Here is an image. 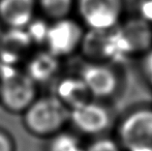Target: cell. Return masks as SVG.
Here are the masks:
<instances>
[{
	"label": "cell",
	"instance_id": "9",
	"mask_svg": "<svg viewBox=\"0 0 152 151\" xmlns=\"http://www.w3.org/2000/svg\"><path fill=\"white\" fill-rule=\"evenodd\" d=\"M32 38L24 28H10L0 38V60L7 66L26 58L32 47Z\"/></svg>",
	"mask_w": 152,
	"mask_h": 151
},
{
	"label": "cell",
	"instance_id": "17",
	"mask_svg": "<svg viewBox=\"0 0 152 151\" xmlns=\"http://www.w3.org/2000/svg\"><path fill=\"white\" fill-rule=\"evenodd\" d=\"M137 9V16L152 24V0H138Z\"/></svg>",
	"mask_w": 152,
	"mask_h": 151
},
{
	"label": "cell",
	"instance_id": "7",
	"mask_svg": "<svg viewBox=\"0 0 152 151\" xmlns=\"http://www.w3.org/2000/svg\"><path fill=\"white\" fill-rule=\"evenodd\" d=\"M114 63L87 61L79 75L86 84L93 99L104 101L115 96L120 90L121 77Z\"/></svg>",
	"mask_w": 152,
	"mask_h": 151
},
{
	"label": "cell",
	"instance_id": "12",
	"mask_svg": "<svg viewBox=\"0 0 152 151\" xmlns=\"http://www.w3.org/2000/svg\"><path fill=\"white\" fill-rule=\"evenodd\" d=\"M54 95H56L69 110L93 99L86 84L79 74L77 76H67L62 78L57 83L56 92Z\"/></svg>",
	"mask_w": 152,
	"mask_h": 151
},
{
	"label": "cell",
	"instance_id": "3",
	"mask_svg": "<svg viewBox=\"0 0 152 151\" xmlns=\"http://www.w3.org/2000/svg\"><path fill=\"white\" fill-rule=\"evenodd\" d=\"M79 21L86 29L110 30L124 19V0H76Z\"/></svg>",
	"mask_w": 152,
	"mask_h": 151
},
{
	"label": "cell",
	"instance_id": "19",
	"mask_svg": "<svg viewBox=\"0 0 152 151\" xmlns=\"http://www.w3.org/2000/svg\"><path fill=\"white\" fill-rule=\"evenodd\" d=\"M0 151H16L12 136L3 129H0Z\"/></svg>",
	"mask_w": 152,
	"mask_h": 151
},
{
	"label": "cell",
	"instance_id": "6",
	"mask_svg": "<svg viewBox=\"0 0 152 151\" xmlns=\"http://www.w3.org/2000/svg\"><path fill=\"white\" fill-rule=\"evenodd\" d=\"M119 50L125 60L141 57L152 49V24L138 16L123 19L115 27Z\"/></svg>",
	"mask_w": 152,
	"mask_h": 151
},
{
	"label": "cell",
	"instance_id": "13",
	"mask_svg": "<svg viewBox=\"0 0 152 151\" xmlns=\"http://www.w3.org/2000/svg\"><path fill=\"white\" fill-rule=\"evenodd\" d=\"M60 58L48 50L36 53L28 60L27 74L36 84L51 81L60 71Z\"/></svg>",
	"mask_w": 152,
	"mask_h": 151
},
{
	"label": "cell",
	"instance_id": "15",
	"mask_svg": "<svg viewBox=\"0 0 152 151\" xmlns=\"http://www.w3.org/2000/svg\"><path fill=\"white\" fill-rule=\"evenodd\" d=\"M49 151H85V146L74 135L61 131L52 137Z\"/></svg>",
	"mask_w": 152,
	"mask_h": 151
},
{
	"label": "cell",
	"instance_id": "1",
	"mask_svg": "<svg viewBox=\"0 0 152 151\" xmlns=\"http://www.w3.org/2000/svg\"><path fill=\"white\" fill-rule=\"evenodd\" d=\"M22 114L25 128L39 138L54 137L69 124L70 110L56 95L36 97Z\"/></svg>",
	"mask_w": 152,
	"mask_h": 151
},
{
	"label": "cell",
	"instance_id": "18",
	"mask_svg": "<svg viewBox=\"0 0 152 151\" xmlns=\"http://www.w3.org/2000/svg\"><path fill=\"white\" fill-rule=\"evenodd\" d=\"M141 57H142L141 66H142L143 75L146 79L147 83L152 86V49L147 51Z\"/></svg>",
	"mask_w": 152,
	"mask_h": 151
},
{
	"label": "cell",
	"instance_id": "5",
	"mask_svg": "<svg viewBox=\"0 0 152 151\" xmlns=\"http://www.w3.org/2000/svg\"><path fill=\"white\" fill-rule=\"evenodd\" d=\"M86 28L79 20L67 17L49 25L45 44L58 58H65L80 51Z\"/></svg>",
	"mask_w": 152,
	"mask_h": 151
},
{
	"label": "cell",
	"instance_id": "11",
	"mask_svg": "<svg viewBox=\"0 0 152 151\" xmlns=\"http://www.w3.org/2000/svg\"><path fill=\"white\" fill-rule=\"evenodd\" d=\"M36 0H0V20L10 28H25L33 21Z\"/></svg>",
	"mask_w": 152,
	"mask_h": 151
},
{
	"label": "cell",
	"instance_id": "14",
	"mask_svg": "<svg viewBox=\"0 0 152 151\" xmlns=\"http://www.w3.org/2000/svg\"><path fill=\"white\" fill-rule=\"evenodd\" d=\"M37 5L44 17L53 22L70 17L76 0H37Z\"/></svg>",
	"mask_w": 152,
	"mask_h": 151
},
{
	"label": "cell",
	"instance_id": "4",
	"mask_svg": "<svg viewBox=\"0 0 152 151\" xmlns=\"http://www.w3.org/2000/svg\"><path fill=\"white\" fill-rule=\"evenodd\" d=\"M0 80V103L6 111L22 114L36 98V83L26 73L10 66Z\"/></svg>",
	"mask_w": 152,
	"mask_h": 151
},
{
	"label": "cell",
	"instance_id": "2",
	"mask_svg": "<svg viewBox=\"0 0 152 151\" xmlns=\"http://www.w3.org/2000/svg\"><path fill=\"white\" fill-rule=\"evenodd\" d=\"M116 140L123 151H152V107H140L117 124Z\"/></svg>",
	"mask_w": 152,
	"mask_h": 151
},
{
	"label": "cell",
	"instance_id": "8",
	"mask_svg": "<svg viewBox=\"0 0 152 151\" xmlns=\"http://www.w3.org/2000/svg\"><path fill=\"white\" fill-rule=\"evenodd\" d=\"M69 124L81 135L92 138L99 137L110 128L112 114L99 101L91 99L70 110Z\"/></svg>",
	"mask_w": 152,
	"mask_h": 151
},
{
	"label": "cell",
	"instance_id": "10",
	"mask_svg": "<svg viewBox=\"0 0 152 151\" xmlns=\"http://www.w3.org/2000/svg\"><path fill=\"white\" fill-rule=\"evenodd\" d=\"M113 29V28H112ZM80 52L87 61L113 62V50L110 30L86 29Z\"/></svg>",
	"mask_w": 152,
	"mask_h": 151
},
{
	"label": "cell",
	"instance_id": "16",
	"mask_svg": "<svg viewBox=\"0 0 152 151\" xmlns=\"http://www.w3.org/2000/svg\"><path fill=\"white\" fill-rule=\"evenodd\" d=\"M85 151H123L116 138L99 136L85 146Z\"/></svg>",
	"mask_w": 152,
	"mask_h": 151
}]
</instances>
